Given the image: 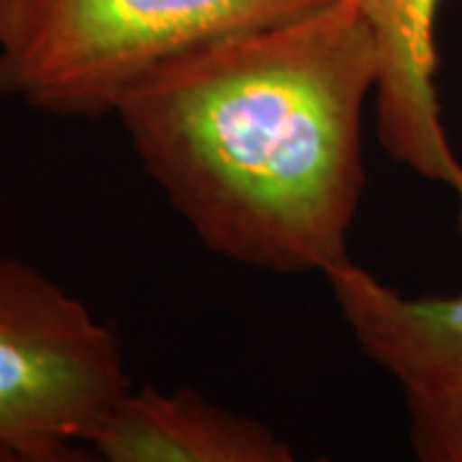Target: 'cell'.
Wrapping results in <instances>:
<instances>
[{
    "instance_id": "8992f818",
    "label": "cell",
    "mask_w": 462,
    "mask_h": 462,
    "mask_svg": "<svg viewBox=\"0 0 462 462\" xmlns=\"http://www.w3.org/2000/svg\"><path fill=\"white\" fill-rule=\"evenodd\" d=\"M324 281L365 357L403 393L462 388V293L403 296L352 260Z\"/></svg>"
},
{
    "instance_id": "5b68a950",
    "label": "cell",
    "mask_w": 462,
    "mask_h": 462,
    "mask_svg": "<svg viewBox=\"0 0 462 462\" xmlns=\"http://www.w3.org/2000/svg\"><path fill=\"white\" fill-rule=\"evenodd\" d=\"M85 449L108 462H293L296 452L260 419L196 388H126L93 419Z\"/></svg>"
},
{
    "instance_id": "52a82bcc",
    "label": "cell",
    "mask_w": 462,
    "mask_h": 462,
    "mask_svg": "<svg viewBox=\"0 0 462 462\" xmlns=\"http://www.w3.org/2000/svg\"><path fill=\"white\" fill-rule=\"evenodd\" d=\"M403 398L413 455L421 462H462V388Z\"/></svg>"
},
{
    "instance_id": "277c9868",
    "label": "cell",
    "mask_w": 462,
    "mask_h": 462,
    "mask_svg": "<svg viewBox=\"0 0 462 462\" xmlns=\"http://www.w3.org/2000/svg\"><path fill=\"white\" fill-rule=\"evenodd\" d=\"M378 42L375 132L383 152L457 200L462 229V157L442 118L437 16L442 0H360Z\"/></svg>"
},
{
    "instance_id": "6da1fadb",
    "label": "cell",
    "mask_w": 462,
    "mask_h": 462,
    "mask_svg": "<svg viewBox=\"0 0 462 462\" xmlns=\"http://www.w3.org/2000/svg\"><path fill=\"white\" fill-rule=\"evenodd\" d=\"M378 42L360 0L167 57L114 116L142 170L208 252L264 273L349 260L365 190Z\"/></svg>"
},
{
    "instance_id": "7a4b0ae2",
    "label": "cell",
    "mask_w": 462,
    "mask_h": 462,
    "mask_svg": "<svg viewBox=\"0 0 462 462\" xmlns=\"http://www.w3.org/2000/svg\"><path fill=\"white\" fill-rule=\"evenodd\" d=\"M334 0H0V96L60 118L114 116L149 67Z\"/></svg>"
},
{
    "instance_id": "3957f363",
    "label": "cell",
    "mask_w": 462,
    "mask_h": 462,
    "mask_svg": "<svg viewBox=\"0 0 462 462\" xmlns=\"http://www.w3.org/2000/svg\"><path fill=\"white\" fill-rule=\"evenodd\" d=\"M132 385L111 327L42 270L0 257V462L80 460L93 419Z\"/></svg>"
}]
</instances>
